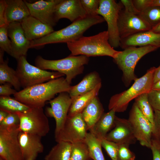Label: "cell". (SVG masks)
I'll use <instances>...</instances> for the list:
<instances>
[{
    "label": "cell",
    "mask_w": 160,
    "mask_h": 160,
    "mask_svg": "<svg viewBox=\"0 0 160 160\" xmlns=\"http://www.w3.org/2000/svg\"><path fill=\"white\" fill-rule=\"evenodd\" d=\"M63 77L23 89L14 95L18 101L31 107L43 108L55 95L68 92L71 86Z\"/></svg>",
    "instance_id": "obj_1"
},
{
    "label": "cell",
    "mask_w": 160,
    "mask_h": 160,
    "mask_svg": "<svg viewBox=\"0 0 160 160\" xmlns=\"http://www.w3.org/2000/svg\"><path fill=\"white\" fill-rule=\"evenodd\" d=\"M105 21L102 16H87L77 20L66 27L54 31L40 39L31 41L30 48H39L45 45L66 43L76 40L83 36L84 33L91 26Z\"/></svg>",
    "instance_id": "obj_2"
},
{
    "label": "cell",
    "mask_w": 160,
    "mask_h": 160,
    "mask_svg": "<svg viewBox=\"0 0 160 160\" xmlns=\"http://www.w3.org/2000/svg\"><path fill=\"white\" fill-rule=\"evenodd\" d=\"M67 44L71 54L75 56H108L113 59L120 52L114 49L110 44L107 31L91 36H83Z\"/></svg>",
    "instance_id": "obj_3"
},
{
    "label": "cell",
    "mask_w": 160,
    "mask_h": 160,
    "mask_svg": "<svg viewBox=\"0 0 160 160\" xmlns=\"http://www.w3.org/2000/svg\"><path fill=\"white\" fill-rule=\"evenodd\" d=\"M156 68L154 67L150 68L143 76L136 79L127 90L112 96L108 105L109 110H113L116 112H124L132 100L143 94L148 93L152 89Z\"/></svg>",
    "instance_id": "obj_4"
},
{
    "label": "cell",
    "mask_w": 160,
    "mask_h": 160,
    "mask_svg": "<svg viewBox=\"0 0 160 160\" xmlns=\"http://www.w3.org/2000/svg\"><path fill=\"white\" fill-rule=\"evenodd\" d=\"M89 61V57L83 55L71 54L57 60H47L39 55L35 60V64L41 69L54 71L64 74L66 76V81L71 84L73 79L83 73L84 65L87 64Z\"/></svg>",
    "instance_id": "obj_5"
},
{
    "label": "cell",
    "mask_w": 160,
    "mask_h": 160,
    "mask_svg": "<svg viewBox=\"0 0 160 160\" xmlns=\"http://www.w3.org/2000/svg\"><path fill=\"white\" fill-rule=\"evenodd\" d=\"M158 48L151 46L129 47L120 51L113 59V61L122 72V79L126 87L137 78L135 73V69L138 61L144 55Z\"/></svg>",
    "instance_id": "obj_6"
},
{
    "label": "cell",
    "mask_w": 160,
    "mask_h": 160,
    "mask_svg": "<svg viewBox=\"0 0 160 160\" xmlns=\"http://www.w3.org/2000/svg\"><path fill=\"white\" fill-rule=\"evenodd\" d=\"M17 60L16 71L23 89L65 75L58 72H49L33 66L28 62L26 56L21 57Z\"/></svg>",
    "instance_id": "obj_7"
},
{
    "label": "cell",
    "mask_w": 160,
    "mask_h": 160,
    "mask_svg": "<svg viewBox=\"0 0 160 160\" xmlns=\"http://www.w3.org/2000/svg\"><path fill=\"white\" fill-rule=\"evenodd\" d=\"M15 113L20 119V131L36 135L41 137L49 133V122L43 108L30 107L25 112Z\"/></svg>",
    "instance_id": "obj_8"
},
{
    "label": "cell",
    "mask_w": 160,
    "mask_h": 160,
    "mask_svg": "<svg viewBox=\"0 0 160 160\" xmlns=\"http://www.w3.org/2000/svg\"><path fill=\"white\" fill-rule=\"evenodd\" d=\"M19 125H0V158L4 160H24L19 144Z\"/></svg>",
    "instance_id": "obj_9"
},
{
    "label": "cell",
    "mask_w": 160,
    "mask_h": 160,
    "mask_svg": "<svg viewBox=\"0 0 160 160\" xmlns=\"http://www.w3.org/2000/svg\"><path fill=\"white\" fill-rule=\"evenodd\" d=\"M100 1L97 14L101 15L107 23L110 44L113 48H117L120 46V41L118 20L121 6L114 0H100Z\"/></svg>",
    "instance_id": "obj_10"
},
{
    "label": "cell",
    "mask_w": 160,
    "mask_h": 160,
    "mask_svg": "<svg viewBox=\"0 0 160 160\" xmlns=\"http://www.w3.org/2000/svg\"><path fill=\"white\" fill-rule=\"evenodd\" d=\"M87 131L81 113L67 116L61 129L55 134V140L71 143L84 141Z\"/></svg>",
    "instance_id": "obj_11"
},
{
    "label": "cell",
    "mask_w": 160,
    "mask_h": 160,
    "mask_svg": "<svg viewBox=\"0 0 160 160\" xmlns=\"http://www.w3.org/2000/svg\"><path fill=\"white\" fill-rule=\"evenodd\" d=\"M128 119L137 140L141 145L150 148L153 125L143 115L135 103L130 110Z\"/></svg>",
    "instance_id": "obj_12"
},
{
    "label": "cell",
    "mask_w": 160,
    "mask_h": 160,
    "mask_svg": "<svg viewBox=\"0 0 160 160\" xmlns=\"http://www.w3.org/2000/svg\"><path fill=\"white\" fill-rule=\"evenodd\" d=\"M118 27L120 39L152 28L139 15L128 13L122 9L119 13Z\"/></svg>",
    "instance_id": "obj_13"
},
{
    "label": "cell",
    "mask_w": 160,
    "mask_h": 160,
    "mask_svg": "<svg viewBox=\"0 0 160 160\" xmlns=\"http://www.w3.org/2000/svg\"><path fill=\"white\" fill-rule=\"evenodd\" d=\"M72 99L68 92L59 93L57 97L49 102L50 107L45 109V113L47 117L53 118L55 121V134L61 129L68 116Z\"/></svg>",
    "instance_id": "obj_14"
},
{
    "label": "cell",
    "mask_w": 160,
    "mask_h": 160,
    "mask_svg": "<svg viewBox=\"0 0 160 160\" xmlns=\"http://www.w3.org/2000/svg\"><path fill=\"white\" fill-rule=\"evenodd\" d=\"M61 0H43L30 3L24 1L30 15L42 23L53 27L57 23L55 19V12L57 5Z\"/></svg>",
    "instance_id": "obj_15"
},
{
    "label": "cell",
    "mask_w": 160,
    "mask_h": 160,
    "mask_svg": "<svg viewBox=\"0 0 160 160\" xmlns=\"http://www.w3.org/2000/svg\"><path fill=\"white\" fill-rule=\"evenodd\" d=\"M7 31L12 44V57L17 60L21 57L26 56L30 48L31 41L26 37L21 23L15 22L9 23Z\"/></svg>",
    "instance_id": "obj_16"
},
{
    "label": "cell",
    "mask_w": 160,
    "mask_h": 160,
    "mask_svg": "<svg viewBox=\"0 0 160 160\" xmlns=\"http://www.w3.org/2000/svg\"><path fill=\"white\" fill-rule=\"evenodd\" d=\"M105 139L118 144L129 146L135 144L137 140L128 120L116 116L115 126L107 135Z\"/></svg>",
    "instance_id": "obj_17"
},
{
    "label": "cell",
    "mask_w": 160,
    "mask_h": 160,
    "mask_svg": "<svg viewBox=\"0 0 160 160\" xmlns=\"http://www.w3.org/2000/svg\"><path fill=\"white\" fill-rule=\"evenodd\" d=\"M87 16L80 0H61L55 9V17L57 23L64 18L73 22Z\"/></svg>",
    "instance_id": "obj_18"
},
{
    "label": "cell",
    "mask_w": 160,
    "mask_h": 160,
    "mask_svg": "<svg viewBox=\"0 0 160 160\" xmlns=\"http://www.w3.org/2000/svg\"><path fill=\"white\" fill-rule=\"evenodd\" d=\"M41 138L20 131L18 139L24 160H36L38 155L43 152L44 146Z\"/></svg>",
    "instance_id": "obj_19"
},
{
    "label": "cell",
    "mask_w": 160,
    "mask_h": 160,
    "mask_svg": "<svg viewBox=\"0 0 160 160\" xmlns=\"http://www.w3.org/2000/svg\"><path fill=\"white\" fill-rule=\"evenodd\" d=\"M147 46L160 48V33L150 30L139 33L121 39L119 46L124 49L131 47Z\"/></svg>",
    "instance_id": "obj_20"
},
{
    "label": "cell",
    "mask_w": 160,
    "mask_h": 160,
    "mask_svg": "<svg viewBox=\"0 0 160 160\" xmlns=\"http://www.w3.org/2000/svg\"><path fill=\"white\" fill-rule=\"evenodd\" d=\"M20 23L26 37L31 41L41 38L54 31L53 27L31 15Z\"/></svg>",
    "instance_id": "obj_21"
},
{
    "label": "cell",
    "mask_w": 160,
    "mask_h": 160,
    "mask_svg": "<svg viewBox=\"0 0 160 160\" xmlns=\"http://www.w3.org/2000/svg\"><path fill=\"white\" fill-rule=\"evenodd\" d=\"M6 19L7 24L12 22L21 23L30 15L29 9L24 1L5 0Z\"/></svg>",
    "instance_id": "obj_22"
},
{
    "label": "cell",
    "mask_w": 160,
    "mask_h": 160,
    "mask_svg": "<svg viewBox=\"0 0 160 160\" xmlns=\"http://www.w3.org/2000/svg\"><path fill=\"white\" fill-rule=\"evenodd\" d=\"M100 83L101 80L99 73L93 71L86 75L78 84L71 86L68 93L72 99L90 92Z\"/></svg>",
    "instance_id": "obj_23"
},
{
    "label": "cell",
    "mask_w": 160,
    "mask_h": 160,
    "mask_svg": "<svg viewBox=\"0 0 160 160\" xmlns=\"http://www.w3.org/2000/svg\"><path fill=\"white\" fill-rule=\"evenodd\" d=\"M104 113L103 106L97 97H94L81 113L88 131L90 129Z\"/></svg>",
    "instance_id": "obj_24"
},
{
    "label": "cell",
    "mask_w": 160,
    "mask_h": 160,
    "mask_svg": "<svg viewBox=\"0 0 160 160\" xmlns=\"http://www.w3.org/2000/svg\"><path fill=\"white\" fill-rule=\"evenodd\" d=\"M115 111L113 110L104 113L94 125L89 130L99 139L105 138L115 126Z\"/></svg>",
    "instance_id": "obj_25"
},
{
    "label": "cell",
    "mask_w": 160,
    "mask_h": 160,
    "mask_svg": "<svg viewBox=\"0 0 160 160\" xmlns=\"http://www.w3.org/2000/svg\"><path fill=\"white\" fill-rule=\"evenodd\" d=\"M4 51L0 49V84H11L17 92L22 87L16 71L8 65V60H4Z\"/></svg>",
    "instance_id": "obj_26"
},
{
    "label": "cell",
    "mask_w": 160,
    "mask_h": 160,
    "mask_svg": "<svg viewBox=\"0 0 160 160\" xmlns=\"http://www.w3.org/2000/svg\"><path fill=\"white\" fill-rule=\"evenodd\" d=\"M101 86L102 84L100 83L90 92L72 99L68 116H72L81 113L91 100L97 96Z\"/></svg>",
    "instance_id": "obj_27"
},
{
    "label": "cell",
    "mask_w": 160,
    "mask_h": 160,
    "mask_svg": "<svg viewBox=\"0 0 160 160\" xmlns=\"http://www.w3.org/2000/svg\"><path fill=\"white\" fill-rule=\"evenodd\" d=\"M72 144L64 141L57 143L44 158V160H70Z\"/></svg>",
    "instance_id": "obj_28"
},
{
    "label": "cell",
    "mask_w": 160,
    "mask_h": 160,
    "mask_svg": "<svg viewBox=\"0 0 160 160\" xmlns=\"http://www.w3.org/2000/svg\"><path fill=\"white\" fill-rule=\"evenodd\" d=\"M85 141L88 146L91 159L93 160H105L102 150L100 139L89 132L87 134Z\"/></svg>",
    "instance_id": "obj_29"
},
{
    "label": "cell",
    "mask_w": 160,
    "mask_h": 160,
    "mask_svg": "<svg viewBox=\"0 0 160 160\" xmlns=\"http://www.w3.org/2000/svg\"><path fill=\"white\" fill-rule=\"evenodd\" d=\"M30 107L10 96L0 97V109L8 112H24Z\"/></svg>",
    "instance_id": "obj_30"
},
{
    "label": "cell",
    "mask_w": 160,
    "mask_h": 160,
    "mask_svg": "<svg viewBox=\"0 0 160 160\" xmlns=\"http://www.w3.org/2000/svg\"><path fill=\"white\" fill-rule=\"evenodd\" d=\"M135 103L143 115L153 125L154 112L148 100V93L143 94L135 99Z\"/></svg>",
    "instance_id": "obj_31"
},
{
    "label": "cell",
    "mask_w": 160,
    "mask_h": 160,
    "mask_svg": "<svg viewBox=\"0 0 160 160\" xmlns=\"http://www.w3.org/2000/svg\"><path fill=\"white\" fill-rule=\"evenodd\" d=\"M139 15L152 28L160 23V6L148 7L140 11Z\"/></svg>",
    "instance_id": "obj_32"
},
{
    "label": "cell",
    "mask_w": 160,
    "mask_h": 160,
    "mask_svg": "<svg viewBox=\"0 0 160 160\" xmlns=\"http://www.w3.org/2000/svg\"><path fill=\"white\" fill-rule=\"evenodd\" d=\"M70 160H90L88 146L84 141L71 143Z\"/></svg>",
    "instance_id": "obj_33"
},
{
    "label": "cell",
    "mask_w": 160,
    "mask_h": 160,
    "mask_svg": "<svg viewBox=\"0 0 160 160\" xmlns=\"http://www.w3.org/2000/svg\"><path fill=\"white\" fill-rule=\"evenodd\" d=\"M8 25L0 27V47L1 49L12 56V44L10 39L8 38Z\"/></svg>",
    "instance_id": "obj_34"
},
{
    "label": "cell",
    "mask_w": 160,
    "mask_h": 160,
    "mask_svg": "<svg viewBox=\"0 0 160 160\" xmlns=\"http://www.w3.org/2000/svg\"><path fill=\"white\" fill-rule=\"evenodd\" d=\"M82 5L87 15L95 16L98 15L97 11L100 5V0H80Z\"/></svg>",
    "instance_id": "obj_35"
},
{
    "label": "cell",
    "mask_w": 160,
    "mask_h": 160,
    "mask_svg": "<svg viewBox=\"0 0 160 160\" xmlns=\"http://www.w3.org/2000/svg\"><path fill=\"white\" fill-rule=\"evenodd\" d=\"M103 147L112 160H118L117 157L118 144L108 141L105 138L100 139Z\"/></svg>",
    "instance_id": "obj_36"
},
{
    "label": "cell",
    "mask_w": 160,
    "mask_h": 160,
    "mask_svg": "<svg viewBox=\"0 0 160 160\" xmlns=\"http://www.w3.org/2000/svg\"><path fill=\"white\" fill-rule=\"evenodd\" d=\"M129 146L118 144V160H135V155L129 148Z\"/></svg>",
    "instance_id": "obj_37"
},
{
    "label": "cell",
    "mask_w": 160,
    "mask_h": 160,
    "mask_svg": "<svg viewBox=\"0 0 160 160\" xmlns=\"http://www.w3.org/2000/svg\"><path fill=\"white\" fill-rule=\"evenodd\" d=\"M148 97L153 110L160 111V90L152 89L148 93Z\"/></svg>",
    "instance_id": "obj_38"
},
{
    "label": "cell",
    "mask_w": 160,
    "mask_h": 160,
    "mask_svg": "<svg viewBox=\"0 0 160 160\" xmlns=\"http://www.w3.org/2000/svg\"><path fill=\"white\" fill-rule=\"evenodd\" d=\"M152 139L160 142V111L154 110Z\"/></svg>",
    "instance_id": "obj_39"
},
{
    "label": "cell",
    "mask_w": 160,
    "mask_h": 160,
    "mask_svg": "<svg viewBox=\"0 0 160 160\" xmlns=\"http://www.w3.org/2000/svg\"><path fill=\"white\" fill-rule=\"evenodd\" d=\"M6 118L1 122L0 125L5 127H11L19 125L20 119L18 115L15 112H8Z\"/></svg>",
    "instance_id": "obj_40"
},
{
    "label": "cell",
    "mask_w": 160,
    "mask_h": 160,
    "mask_svg": "<svg viewBox=\"0 0 160 160\" xmlns=\"http://www.w3.org/2000/svg\"><path fill=\"white\" fill-rule=\"evenodd\" d=\"M12 86L11 84L6 83L0 85V96H10L11 95H14L17 91L15 89L12 88Z\"/></svg>",
    "instance_id": "obj_41"
},
{
    "label": "cell",
    "mask_w": 160,
    "mask_h": 160,
    "mask_svg": "<svg viewBox=\"0 0 160 160\" xmlns=\"http://www.w3.org/2000/svg\"><path fill=\"white\" fill-rule=\"evenodd\" d=\"M150 148L152 153L153 160H160V142L152 139Z\"/></svg>",
    "instance_id": "obj_42"
},
{
    "label": "cell",
    "mask_w": 160,
    "mask_h": 160,
    "mask_svg": "<svg viewBox=\"0 0 160 160\" xmlns=\"http://www.w3.org/2000/svg\"><path fill=\"white\" fill-rule=\"evenodd\" d=\"M120 2L124 6V10L128 13L139 15L140 12L135 6L132 0H121Z\"/></svg>",
    "instance_id": "obj_43"
},
{
    "label": "cell",
    "mask_w": 160,
    "mask_h": 160,
    "mask_svg": "<svg viewBox=\"0 0 160 160\" xmlns=\"http://www.w3.org/2000/svg\"><path fill=\"white\" fill-rule=\"evenodd\" d=\"M6 3L5 0L0 1V27L8 25L7 23L6 17Z\"/></svg>",
    "instance_id": "obj_44"
},
{
    "label": "cell",
    "mask_w": 160,
    "mask_h": 160,
    "mask_svg": "<svg viewBox=\"0 0 160 160\" xmlns=\"http://www.w3.org/2000/svg\"><path fill=\"white\" fill-rule=\"evenodd\" d=\"M132 2L136 9L140 12L149 7V0H133Z\"/></svg>",
    "instance_id": "obj_45"
},
{
    "label": "cell",
    "mask_w": 160,
    "mask_h": 160,
    "mask_svg": "<svg viewBox=\"0 0 160 160\" xmlns=\"http://www.w3.org/2000/svg\"><path fill=\"white\" fill-rule=\"evenodd\" d=\"M160 80V65L156 68L153 75L154 84Z\"/></svg>",
    "instance_id": "obj_46"
},
{
    "label": "cell",
    "mask_w": 160,
    "mask_h": 160,
    "mask_svg": "<svg viewBox=\"0 0 160 160\" xmlns=\"http://www.w3.org/2000/svg\"><path fill=\"white\" fill-rule=\"evenodd\" d=\"M8 114L9 113L7 111L0 109V123L6 118Z\"/></svg>",
    "instance_id": "obj_47"
},
{
    "label": "cell",
    "mask_w": 160,
    "mask_h": 160,
    "mask_svg": "<svg viewBox=\"0 0 160 160\" xmlns=\"http://www.w3.org/2000/svg\"><path fill=\"white\" fill-rule=\"evenodd\" d=\"M149 6H160V0H149Z\"/></svg>",
    "instance_id": "obj_48"
},
{
    "label": "cell",
    "mask_w": 160,
    "mask_h": 160,
    "mask_svg": "<svg viewBox=\"0 0 160 160\" xmlns=\"http://www.w3.org/2000/svg\"><path fill=\"white\" fill-rule=\"evenodd\" d=\"M150 31L155 33H160V23L152 28Z\"/></svg>",
    "instance_id": "obj_49"
},
{
    "label": "cell",
    "mask_w": 160,
    "mask_h": 160,
    "mask_svg": "<svg viewBox=\"0 0 160 160\" xmlns=\"http://www.w3.org/2000/svg\"><path fill=\"white\" fill-rule=\"evenodd\" d=\"M152 89L160 90V80L154 84Z\"/></svg>",
    "instance_id": "obj_50"
},
{
    "label": "cell",
    "mask_w": 160,
    "mask_h": 160,
    "mask_svg": "<svg viewBox=\"0 0 160 160\" xmlns=\"http://www.w3.org/2000/svg\"><path fill=\"white\" fill-rule=\"evenodd\" d=\"M0 160H3L2 159L0 158Z\"/></svg>",
    "instance_id": "obj_51"
}]
</instances>
